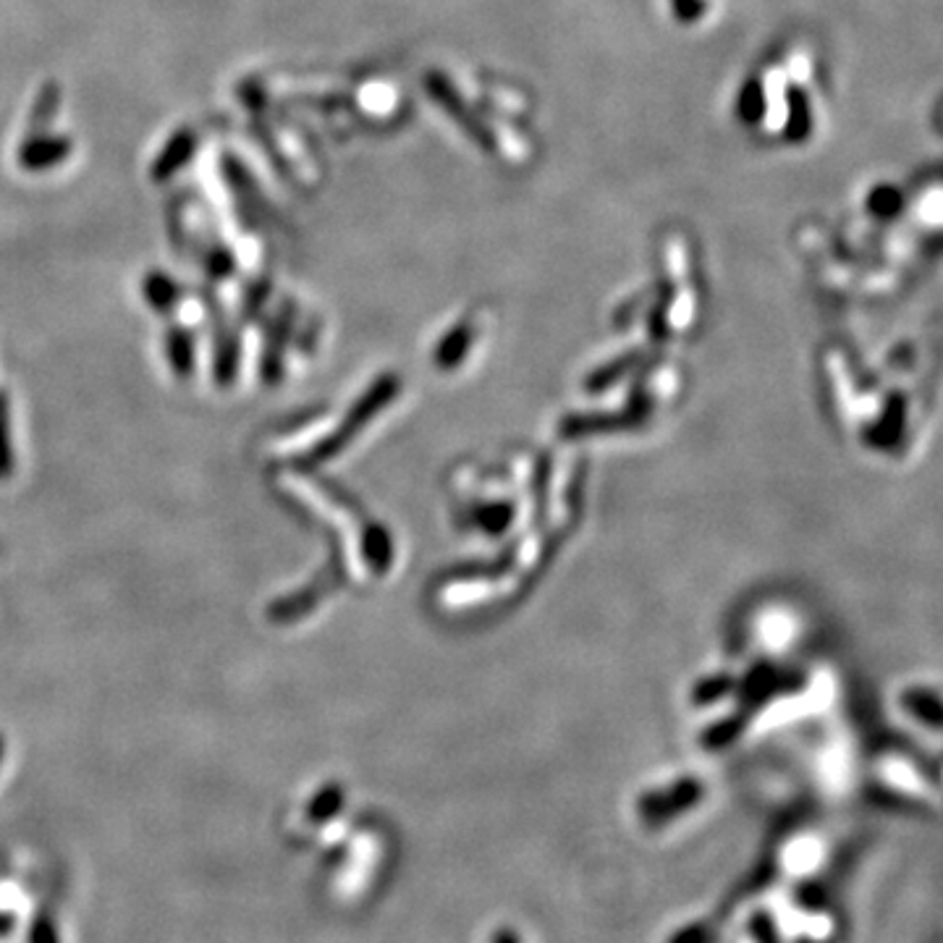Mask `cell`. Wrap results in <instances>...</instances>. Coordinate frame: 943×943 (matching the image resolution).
<instances>
[{
	"instance_id": "1",
	"label": "cell",
	"mask_w": 943,
	"mask_h": 943,
	"mask_svg": "<svg viewBox=\"0 0 943 943\" xmlns=\"http://www.w3.org/2000/svg\"><path fill=\"white\" fill-rule=\"evenodd\" d=\"M166 352L168 362H171L173 373L179 377H186L194 370V339L192 333H186L184 328H173L166 336Z\"/></svg>"
},
{
	"instance_id": "2",
	"label": "cell",
	"mask_w": 943,
	"mask_h": 943,
	"mask_svg": "<svg viewBox=\"0 0 943 943\" xmlns=\"http://www.w3.org/2000/svg\"><path fill=\"white\" fill-rule=\"evenodd\" d=\"M236 365H239V346H236V339H231V336H224L218 341V352H215V380L220 386H231Z\"/></svg>"
},
{
	"instance_id": "3",
	"label": "cell",
	"mask_w": 943,
	"mask_h": 943,
	"mask_svg": "<svg viewBox=\"0 0 943 943\" xmlns=\"http://www.w3.org/2000/svg\"><path fill=\"white\" fill-rule=\"evenodd\" d=\"M13 469V448H11V412L9 396L0 390V480L11 475Z\"/></svg>"
},
{
	"instance_id": "4",
	"label": "cell",
	"mask_w": 943,
	"mask_h": 943,
	"mask_svg": "<svg viewBox=\"0 0 943 943\" xmlns=\"http://www.w3.org/2000/svg\"><path fill=\"white\" fill-rule=\"evenodd\" d=\"M0 752H3V742H0Z\"/></svg>"
}]
</instances>
